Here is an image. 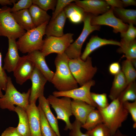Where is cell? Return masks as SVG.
Wrapping results in <instances>:
<instances>
[{
  "label": "cell",
  "mask_w": 136,
  "mask_h": 136,
  "mask_svg": "<svg viewBox=\"0 0 136 136\" xmlns=\"http://www.w3.org/2000/svg\"><path fill=\"white\" fill-rule=\"evenodd\" d=\"M33 23L35 27L50 21L51 17L47 12L37 5L32 4L28 9Z\"/></svg>",
  "instance_id": "24"
},
{
  "label": "cell",
  "mask_w": 136,
  "mask_h": 136,
  "mask_svg": "<svg viewBox=\"0 0 136 136\" xmlns=\"http://www.w3.org/2000/svg\"><path fill=\"white\" fill-rule=\"evenodd\" d=\"M112 136H128L122 133L119 129Z\"/></svg>",
  "instance_id": "47"
},
{
  "label": "cell",
  "mask_w": 136,
  "mask_h": 136,
  "mask_svg": "<svg viewBox=\"0 0 136 136\" xmlns=\"http://www.w3.org/2000/svg\"><path fill=\"white\" fill-rule=\"evenodd\" d=\"M121 39V44H128L134 40L136 37V28L133 24H129L128 28L125 32L120 33Z\"/></svg>",
  "instance_id": "33"
},
{
  "label": "cell",
  "mask_w": 136,
  "mask_h": 136,
  "mask_svg": "<svg viewBox=\"0 0 136 136\" xmlns=\"http://www.w3.org/2000/svg\"><path fill=\"white\" fill-rule=\"evenodd\" d=\"M28 58L34 64L46 78L51 82L54 73L50 70L47 65L45 60V57L41 51H33L27 55Z\"/></svg>",
  "instance_id": "17"
},
{
  "label": "cell",
  "mask_w": 136,
  "mask_h": 136,
  "mask_svg": "<svg viewBox=\"0 0 136 136\" xmlns=\"http://www.w3.org/2000/svg\"><path fill=\"white\" fill-rule=\"evenodd\" d=\"M69 66L77 83L81 86L92 80L97 68L92 65L91 58L89 56L85 60L80 57L69 59Z\"/></svg>",
  "instance_id": "5"
},
{
  "label": "cell",
  "mask_w": 136,
  "mask_h": 136,
  "mask_svg": "<svg viewBox=\"0 0 136 136\" xmlns=\"http://www.w3.org/2000/svg\"><path fill=\"white\" fill-rule=\"evenodd\" d=\"M113 8L114 14L124 23L136 24V10L126 9L124 8Z\"/></svg>",
  "instance_id": "28"
},
{
  "label": "cell",
  "mask_w": 136,
  "mask_h": 136,
  "mask_svg": "<svg viewBox=\"0 0 136 136\" xmlns=\"http://www.w3.org/2000/svg\"><path fill=\"white\" fill-rule=\"evenodd\" d=\"M108 45H117L120 47L121 45L119 42L113 40L102 39L97 36H93L87 43L83 54L80 56V58L85 61L93 51L101 46Z\"/></svg>",
  "instance_id": "19"
},
{
  "label": "cell",
  "mask_w": 136,
  "mask_h": 136,
  "mask_svg": "<svg viewBox=\"0 0 136 136\" xmlns=\"http://www.w3.org/2000/svg\"><path fill=\"white\" fill-rule=\"evenodd\" d=\"M33 62L26 55L21 57L20 60L13 72L16 82L22 85L30 77L35 68Z\"/></svg>",
  "instance_id": "12"
},
{
  "label": "cell",
  "mask_w": 136,
  "mask_h": 136,
  "mask_svg": "<svg viewBox=\"0 0 136 136\" xmlns=\"http://www.w3.org/2000/svg\"><path fill=\"white\" fill-rule=\"evenodd\" d=\"M7 6L0 8V36L16 40L25 32V30L17 23Z\"/></svg>",
  "instance_id": "6"
},
{
  "label": "cell",
  "mask_w": 136,
  "mask_h": 136,
  "mask_svg": "<svg viewBox=\"0 0 136 136\" xmlns=\"http://www.w3.org/2000/svg\"><path fill=\"white\" fill-rule=\"evenodd\" d=\"M75 3L82 8L84 12L94 16L101 15L108 11L110 6L105 0H75Z\"/></svg>",
  "instance_id": "14"
},
{
  "label": "cell",
  "mask_w": 136,
  "mask_h": 136,
  "mask_svg": "<svg viewBox=\"0 0 136 136\" xmlns=\"http://www.w3.org/2000/svg\"><path fill=\"white\" fill-rule=\"evenodd\" d=\"M8 77L2 67V55L0 52V84L2 89L5 91Z\"/></svg>",
  "instance_id": "41"
},
{
  "label": "cell",
  "mask_w": 136,
  "mask_h": 136,
  "mask_svg": "<svg viewBox=\"0 0 136 136\" xmlns=\"http://www.w3.org/2000/svg\"><path fill=\"white\" fill-rule=\"evenodd\" d=\"M47 99L49 105L55 110L57 119L61 120L65 122V126L64 130H70L72 127V124L70 122V118L73 115L71 98L67 97L59 98L50 95Z\"/></svg>",
  "instance_id": "8"
},
{
  "label": "cell",
  "mask_w": 136,
  "mask_h": 136,
  "mask_svg": "<svg viewBox=\"0 0 136 136\" xmlns=\"http://www.w3.org/2000/svg\"><path fill=\"white\" fill-rule=\"evenodd\" d=\"M93 15L86 13L83 22L84 26L82 32L78 38L65 51L64 53L70 59L80 57L83 44L88 36L95 30H99V25H92L90 21Z\"/></svg>",
  "instance_id": "7"
},
{
  "label": "cell",
  "mask_w": 136,
  "mask_h": 136,
  "mask_svg": "<svg viewBox=\"0 0 136 136\" xmlns=\"http://www.w3.org/2000/svg\"><path fill=\"white\" fill-rule=\"evenodd\" d=\"M86 133L90 136H112L109 129L103 123L87 131Z\"/></svg>",
  "instance_id": "34"
},
{
  "label": "cell",
  "mask_w": 136,
  "mask_h": 136,
  "mask_svg": "<svg viewBox=\"0 0 136 136\" xmlns=\"http://www.w3.org/2000/svg\"><path fill=\"white\" fill-rule=\"evenodd\" d=\"M49 22L47 21L27 31L16 41L18 50L23 53H29L36 50L41 51L44 42L43 37L45 35L46 28Z\"/></svg>",
  "instance_id": "4"
},
{
  "label": "cell",
  "mask_w": 136,
  "mask_h": 136,
  "mask_svg": "<svg viewBox=\"0 0 136 136\" xmlns=\"http://www.w3.org/2000/svg\"><path fill=\"white\" fill-rule=\"evenodd\" d=\"M105 1L109 5L113 8H123L124 6L121 1L119 0H106Z\"/></svg>",
  "instance_id": "44"
},
{
  "label": "cell",
  "mask_w": 136,
  "mask_h": 136,
  "mask_svg": "<svg viewBox=\"0 0 136 136\" xmlns=\"http://www.w3.org/2000/svg\"><path fill=\"white\" fill-rule=\"evenodd\" d=\"M66 18L63 10L54 19L50 20L45 29V35L47 37H60L63 36Z\"/></svg>",
  "instance_id": "18"
},
{
  "label": "cell",
  "mask_w": 136,
  "mask_h": 136,
  "mask_svg": "<svg viewBox=\"0 0 136 136\" xmlns=\"http://www.w3.org/2000/svg\"><path fill=\"white\" fill-rule=\"evenodd\" d=\"M69 59L64 52L57 54L55 59L56 71L51 82L58 91H67L78 87L69 66Z\"/></svg>",
  "instance_id": "1"
},
{
  "label": "cell",
  "mask_w": 136,
  "mask_h": 136,
  "mask_svg": "<svg viewBox=\"0 0 136 136\" xmlns=\"http://www.w3.org/2000/svg\"><path fill=\"white\" fill-rule=\"evenodd\" d=\"M121 68L128 85L135 81L136 71L130 60L126 59L123 61Z\"/></svg>",
  "instance_id": "30"
},
{
  "label": "cell",
  "mask_w": 136,
  "mask_h": 136,
  "mask_svg": "<svg viewBox=\"0 0 136 136\" xmlns=\"http://www.w3.org/2000/svg\"><path fill=\"white\" fill-rule=\"evenodd\" d=\"M124 7L130 6H136V1L135 0H122Z\"/></svg>",
  "instance_id": "45"
},
{
  "label": "cell",
  "mask_w": 136,
  "mask_h": 136,
  "mask_svg": "<svg viewBox=\"0 0 136 136\" xmlns=\"http://www.w3.org/2000/svg\"><path fill=\"white\" fill-rule=\"evenodd\" d=\"M121 68L120 64L116 62L111 64L109 67V70L110 73L115 75L121 71Z\"/></svg>",
  "instance_id": "43"
},
{
  "label": "cell",
  "mask_w": 136,
  "mask_h": 136,
  "mask_svg": "<svg viewBox=\"0 0 136 136\" xmlns=\"http://www.w3.org/2000/svg\"><path fill=\"white\" fill-rule=\"evenodd\" d=\"M32 4L37 5L43 10L47 12L49 10L54 11L56 5V0H32Z\"/></svg>",
  "instance_id": "36"
},
{
  "label": "cell",
  "mask_w": 136,
  "mask_h": 136,
  "mask_svg": "<svg viewBox=\"0 0 136 136\" xmlns=\"http://www.w3.org/2000/svg\"><path fill=\"white\" fill-rule=\"evenodd\" d=\"M128 85L122 71L115 75L109 95L112 100L117 98Z\"/></svg>",
  "instance_id": "22"
},
{
  "label": "cell",
  "mask_w": 136,
  "mask_h": 136,
  "mask_svg": "<svg viewBox=\"0 0 136 136\" xmlns=\"http://www.w3.org/2000/svg\"><path fill=\"white\" fill-rule=\"evenodd\" d=\"M63 10L66 18L75 24L83 22L86 13L82 8L73 2L66 6Z\"/></svg>",
  "instance_id": "23"
},
{
  "label": "cell",
  "mask_w": 136,
  "mask_h": 136,
  "mask_svg": "<svg viewBox=\"0 0 136 136\" xmlns=\"http://www.w3.org/2000/svg\"><path fill=\"white\" fill-rule=\"evenodd\" d=\"M95 84V81L92 80L80 87L66 91H54L52 94L57 97H67L83 101L97 108V106L92 98L90 91L91 87Z\"/></svg>",
  "instance_id": "11"
},
{
  "label": "cell",
  "mask_w": 136,
  "mask_h": 136,
  "mask_svg": "<svg viewBox=\"0 0 136 136\" xmlns=\"http://www.w3.org/2000/svg\"><path fill=\"white\" fill-rule=\"evenodd\" d=\"M123 103L136 100V83L135 81L129 84L118 98Z\"/></svg>",
  "instance_id": "29"
},
{
  "label": "cell",
  "mask_w": 136,
  "mask_h": 136,
  "mask_svg": "<svg viewBox=\"0 0 136 136\" xmlns=\"http://www.w3.org/2000/svg\"><path fill=\"white\" fill-rule=\"evenodd\" d=\"M132 65L135 68L136 67V59L130 60Z\"/></svg>",
  "instance_id": "48"
},
{
  "label": "cell",
  "mask_w": 136,
  "mask_h": 136,
  "mask_svg": "<svg viewBox=\"0 0 136 136\" xmlns=\"http://www.w3.org/2000/svg\"><path fill=\"white\" fill-rule=\"evenodd\" d=\"M8 51L4 59L3 69L8 72H13L19 62L21 57L15 40L8 38Z\"/></svg>",
  "instance_id": "15"
},
{
  "label": "cell",
  "mask_w": 136,
  "mask_h": 136,
  "mask_svg": "<svg viewBox=\"0 0 136 136\" xmlns=\"http://www.w3.org/2000/svg\"><path fill=\"white\" fill-rule=\"evenodd\" d=\"M124 107L129 113L133 122V127H136V100L131 103L126 101L122 103Z\"/></svg>",
  "instance_id": "38"
},
{
  "label": "cell",
  "mask_w": 136,
  "mask_h": 136,
  "mask_svg": "<svg viewBox=\"0 0 136 136\" xmlns=\"http://www.w3.org/2000/svg\"><path fill=\"white\" fill-rule=\"evenodd\" d=\"M30 79L32 82V86L29 98V103H36L41 95H44L45 85L47 80L36 67Z\"/></svg>",
  "instance_id": "13"
},
{
  "label": "cell",
  "mask_w": 136,
  "mask_h": 136,
  "mask_svg": "<svg viewBox=\"0 0 136 136\" xmlns=\"http://www.w3.org/2000/svg\"><path fill=\"white\" fill-rule=\"evenodd\" d=\"M11 13L18 24L25 30L27 31L35 27L28 9H23Z\"/></svg>",
  "instance_id": "25"
},
{
  "label": "cell",
  "mask_w": 136,
  "mask_h": 136,
  "mask_svg": "<svg viewBox=\"0 0 136 136\" xmlns=\"http://www.w3.org/2000/svg\"><path fill=\"white\" fill-rule=\"evenodd\" d=\"M32 4V0H20L13 4V6L11 8L10 11L12 13L28 9Z\"/></svg>",
  "instance_id": "39"
},
{
  "label": "cell",
  "mask_w": 136,
  "mask_h": 136,
  "mask_svg": "<svg viewBox=\"0 0 136 136\" xmlns=\"http://www.w3.org/2000/svg\"><path fill=\"white\" fill-rule=\"evenodd\" d=\"M14 111L19 118V123L16 127L18 131L22 136H31L28 117L26 110L17 106Z\"/></svg>",
  "instance_id": "26"
},
{
  "label": "cell",
  "mask_w": 136,
  "mask_h": 136,
  "mask_svg": "<svg viewBox=\"0 0 136 136\" xmlns=\"http://www.w3.org/2000/svg\"><path fill=\"white\" fill-rule=\"evenodd\" d=\"M72 115L82 124H84L89 114L95 108L81 100L73 99L71 101Z\"/></svg>",
  "instance_id": "20"
},
{
  "label": "cell",
  "mask_w": 136,
  "mask_h": 136,
  "mask_svg": "<svg viewBox=\"0 0 136 136\" xmlns=\"http://www.w3.org/2000/svg\"><path fill=\"white\" fill-rule=\"evenodd\" d=\"M90 23L92 25H106L111 26L113 28V32L115 33L119 32L121 33L126 31L129 26L115 16L111 7L108 11L101 15H93Z\"/></svg>",
  "instance_id": "10"
},
{
  "label": "cell",
  "mask_w": 136,
  "mask_h": 136,
  "mask_svg": "<svg viewBox=\"0 0 136 136\" xmlns=\"http://www.w3.org/2000/svg\"><path fill=\"white\" fill-rule=\"evenodd\" d=\"M75 0H57L55 10L50 20L55 18L64 9L71 3Z\"/></svg>",
  "instance_id": "37"
},
{
  "label": "cell",
  "mask_w": 136,
  "mask_h": 136,
  "mask_svg": "<svg viewBox=\"0 0 136 136\" xmlns=\"http://www.w3.org/2000/svg\"><path fill=\"white\" fill-rule=\"evenodd\" d=\"M2 90L0 84V98L2 97L3 95L2 91Z\"/></svg>",
  "instance_id": "49"
},
{
  "label": "cell",
  "mask_w": 136,
  "mask_h": 136,
  "mask_svg": "<svg viewBox=\"0 0 136 136\" xmlns=\"http://www.w3.org/2000/svg\"><path fill=\"white\" fill-rule=\"evenodd\" d=\"M73 35V33H69L60 37H47L44 40L41 51L45 57L53 53L60 54L64 53L74 42Z\"/></svg>",
  "instance_id": "9"
},
{
  "label": "cell",
  "mask_w": 136,
  "mask_h": 136,
  "mask_svg": "<svg viewBox=\"0 0 136 136\" xmlns=\"http://www.w3.org/2000/svg\"><path fill=\"white\" fill-rule=\"evenodd\" d=\"M102 123L103 120L101 114L97 109H95L89 114L84 123L82 125L81 127L88 131Z\"/></svg>",
  "instance_id": "27"
},
{
  "label": "cell",
  "mask_w": 136,
  "mask_h": 136,
  "mask_svg": "<svg viewBox=\"0 0 136 136\" xmlns=\"http://www.w3.org/2000/svg\"><path fill=\"white\" fill-rule=\"evenodd\" d=\"M120 47L117 50L119 53H123L126 59L131 60L136 59V41L135 40L127 44H121Z\"/></svg>",
  "instance_id": "31"
},
{
  "label": "cell",
  "mask_w": 136,
  "mask_h": 136,
  "mask_svg": "<svg viewBox=\"0 0 136 136\" xmlns=\"http://www.w3.org/2000/svg\"><path fill=\"white\" fill-rule=\"evenodd\" d=\"M91 95L92 99L97 106V108L103 109L109 105L106 93L98 94L91 92Z\"/></svg>",
  "instance_id": "35"
},
{
  "label": "cell",
  "mask_w": 136,
  "mask_h": 136,
  "mask_svg": "<svg viewBox=\"0 0 136 136\" xmlns=\"http://www.w3.org/2000/svg\"><path fill=\"white\" fill-rule=\"evenodd\" d=\"M39 105L44 112L49 124L57 136H61L59 131L57 119L53 114L50 107V105L44 95L38 98Z\"/></svg>",
  "instance_id": "21"
},
{
  "label": "cell",
  "mask_w": 136,
  "mask_h": 136,
  "mask_svg": "<svg viewBox=\"0 0 136 136\" xmlns=\"http://www.w3.org/2000/svg\"><path fill=\"white\" fill-rule=\"evenodd\" d=\"M38 107L40 113L42 136H57L49 124L40 106L39 105Z\"/></svg>",
  "instance_id": "32"
},
{
  "label": "cell",
  "mask_w": 136,
  "mask_h": 136,
  "mask_svg": "<svg viewBox=\"0 0 136 136\" xmlns=\"http://www.w3.org/2000/svg\"><path fill=\"white\" fill-rule=\"evenodd\" d=\"M1 136H22L18 131L16 127H9L2 133Z\"/></svg>",
  "instance_id": "42"
},
{
  "label": "cell",
  "mask_w": 136,
  "mask_h": 136,
  "mask_svg": "<svg viewBox=\"0 0 136 136\" xmlns=\"http://www.w3.org/2000/svg\"><path fill=\"white\" fill-rule=\"evenodd\" d=\"M72 124V127L70 130L69 136H90L86 132L83 133L81 130L82 124L75 119Z\"/></svg>",
  "instance_id": "40"
},
{
  "label": "cell",
  "mask_w": 136,
  "mask_h": 136,
  "mask_svg": "<svg viewBox=\"0 0 136 136\" xmlns=\"http://www.w3.org/2000/svg\"><path fill=\"white\" fill-rule=\"evenodd\" d=\"M17 1L16 0H0V4L3 6L6 5H12V4L16 3Z\"/></svg>",
  "instance_id": "46"
},
{
  "label": "cell",
  "mask_w": 136,
  "mask_h": 136,
  "mask_svg": "<svg viewBox=\"0 0 136 136\" xmlns=\"http://www.w3.org/2000/svg\"><path fill=\"white\" fill-rule=\"evenodd\" d=\"M31 89L26 92L18 91L13 84L11 78L8 77L5 93L0 98V108L14 111V105L26 110L29 104Z\"/></svg>",
  "instance_id": "3"
},
{
  "label": "cell",
  "mask_w": 136,
  "mask_h": 136,
  "mask_svg": "<svg viewBox=\"0 0 136 136\" xmlns=\"http://www.w3.org/2000/svg\"><path fill=\"white\" fill-rule=\"evenodd\" d=\"M25 110L28 117L31 136H42L40 112L36 103H29Z\"/></svg>",
  "instance_id": "16"
},
{
  "label": "cell",
  "mask_w": 136,
  "mask_h": 136,
  "mask_svg": "<svg viewBox=\"0 0 136 136\" xmlns=\"http://www.w3.org/2000/svg\"><path fill=\"white\" fill-rule=\"evenodd\" d=\"M97 108L101 114L103 123L108 128L112 136L121 126L128 114L118 98L112 100L105 108Z\"/></svg>",
  "instance_id": "2"
}]
</instances>
